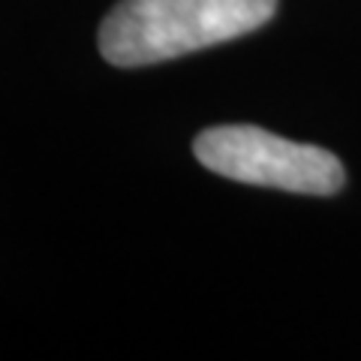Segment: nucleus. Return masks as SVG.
I'll return each instance as SVG.
<instances>
[{
	"mask_svg": "<svg viewBox=\"0 0 361 361\" xmlns=\"http://www.w3.org/2000/svg\"><path fill=\"white\" fill-rule=\"evenodd\" d=\"M277 0H121L99 25V51L115 66H148L238 39L268 25Z\"/></svg>",
	"mask_w": 361,
	"mask_h": 361,
	"instance_id": "f257e3e1",
	"label": "nucleus"
},
{
	"mask_svg": "<svg viewBox=\"0 0 361 361\" xmlns=\"http://www.w3.org/2000/svg\"><path fill=\"white\" fill-rule=\"evenodd\" d=\"M193 154L205 169L229 180L286 193L331 196L346 180L343 166L331 151L289 142L250 123L202 130L193 142Z\"/></svg>",
	"mask_w": 361,
	"mask_h": 361,
	"instance_id": "f03ea898",
	"label": "nucleus"
}]
</instances>
